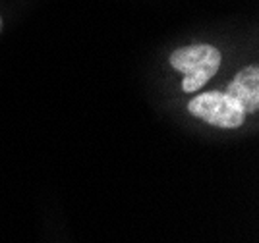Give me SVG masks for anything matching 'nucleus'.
Wrapping results in <instances>:
<instances>
[{
	"label": "nucleus",
	"instance_id": "f257e3e1",
	"mask_svg": "<svg viewBox=\"0 0 259 243\" xmlns=\"http://www.w3.org/2000/svg\"><path fill=\"white\" fill-rule=\"evenodd\" d=\"M221 53L211 44H192L176 48L170 54V66L182 72V89L186 93H194L217 74L221 66Z\"/></svg>",
	"mask_w": 259,
	"mask_h": 243
},
{
	"label": "nucleus",
	"instance_id": "f03ea898",
	"mask_svg": "<svg viewBox=\"0 0 259 243\" xmlns=\"http://www.w3.org/2000/svg\"><path fill=\"white\" fill-rule=\"evenodd\" d=\"M188 110L195 118L223 129H236L244 124L246 118V112L232 96L219 91H209L194 96L188 105Z\"/></svg>",
	"mask_w": 259,
	"mask_h": 243
},
{
	"label": "nucleus",
	"instance_id": "7ed1b4c3",
	"mask_svg": "<svg viewBox=\"0 0 259 243\" xmlns=\"http://www.w3.org/2000/svg\"><path fill=\"white\" fill-rule=\"evenodd\" d=\"M227 95L232 96L246 114H253L259 108V70L257 66H248L240 70L236 77L228 83Z\"/></svg>",
	"mask_w": 259,
	"mask_h": 243
},
{
	"label": "nucleus",
	"instance_id": "20e7f679",
	"mask_svg": "<svg viewBox=\"0 0 259 243\" xmlns=\"http://www.w3.org/2000/svg\"><path fill=\"white\" fill-rule=\"evenodd\" d=\"M0 31H2V18H0Z\"/></svg>",
	"mask_w": 259,
	"mask_h": 243
}]
</instances>
